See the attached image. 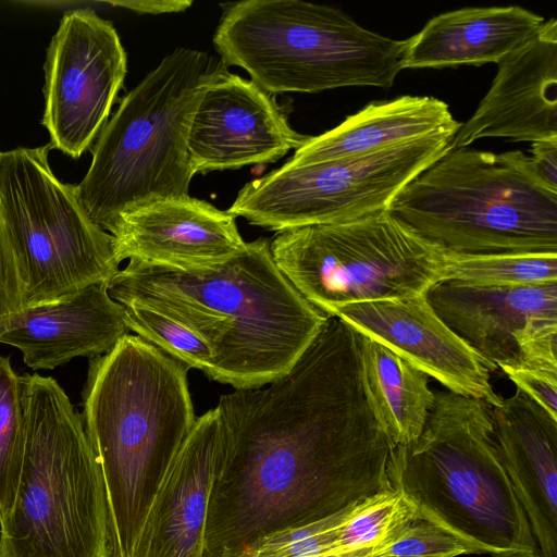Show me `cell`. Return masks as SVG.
<instances>
[{"label": "cell", "instance_id": "6da1fadb", "mask_svg": "<svg viewBox=\"0 0 557 557\" xmlns=\"http://www.w3.org/2000/svg\"><path fill=\"white\" fill-rule=\"evenodd\" d=\"M363 339L330 317L286 373L220 397L202 557H244L273 533L393 490L395 444L367 383Z\"/></svg>", "mask_w": 557, "mask_h": 557}, {"label": "cell", "instance_id": "7a4b0ae2", "mask_svg": "<svg viewBox=\"0 0 557 557\" xmlns=\"http://www.w3.org/2000/svg\"><path fill=\"white\" fill-rule=\"evenodd\" d=\"M108 292L121 305L157 310L197 333L213 352L208 377L235 389L286 373L330 318L282 274L264 238L202 270L129 261Z\"/></svg>", "mask_w": 557, "mask_h": 557}, {"label": "cell", "instance_id": "3957f363", "mask_svg": "<svg viewBox=\"0 0 557 557\" xmlns=\"http://www.w3.org/2000/svg\"><path fill=\"white\" fill-rule=\"evenodd\" d=\"M188 369L131 334L89 359L79 416L104 482L111 557H135L151 505L195 423Z\"/></svg>", "mask_w": 557, "mask_h": 557}, {"label": "cell", "instance_id": "277c9868", "mask_svg": "<svg viewBox=\"0 0 557 557\" xmlns=\"http://www.w3.org/2000/svg\"><path fill=\"white\" fill-rule=\"evenodd\" d=\"M490 411L482 400L436 393L421 434L389 455L391 486L414 505L420 519L447 531L472 554L540 557L500 459Z\"/></svg>", "mask_w": 557, "mask_h": 557}, {"label": "cell", "instance_id": "5b68a950", "mask_svg": "<svg viewBox=\"0 0 557 557\" xmlns=\"http://www.w3.org/2000/svg\"><path fill=\"white\" fill-rule=\"evenodd\" d=\"M21 381L24 454L0 557H111L104 482L81 416L54 379Z\"/></svg>", "mask_w": 557, "mask_h": 557}, {"label": "cell", "instance_id": "8992f818", "mask_svg": "<svg viewBox=\"0 0 557 557\" xmlns=\"http://www.w3.org/2000/svg\"><path fill=\"white\" fill-rule=\"evenodd\" d=\"M386 210L446 255L557 253V190L520 150L449 149Z\"/></svg>", "mask_w": 557, "mask_h": 557}, {"label": "cell", "instance_id": "52a82bcc", "mask_svg": "<svg viewBox=\"0 0 557 557\" xmlns=\"http://www.w3.org/2000/svg\"><path fill=\"white\" fill-rule=\"evenodd\" d=\"M222 65L203 51L177 48L121 100L75 185L79 205L96 225L109 233L132 209L189 196L195 175L189 126L205 87Z\"/></svg>", "mask_w": 557, "mask_h": 557}, {"label": "cell", "instance_id": "ba28073f", "mask_svg": "<svg viewBox=\"0 0 557 557\" xmlns=\"http://www.w3.org/2000/svg\"><path fill=\"white\" fill-rule=\"evenodd\" d=\"M213 35L222 63L276 95L393 87L406 40L369 30L342 10L301 0L222 4Z\"/></svg>", "mask_w": 557, "mask_h": 557}, {"label": "cell", "instance_id": "9c48e42d", "mask_svg": "<svg viewBox=\"0 0 557 557\" xmlns=\"http://www.w3.org/2000/svg\"><path fill=\"white\" fill-rule=\"evenodd\" d=\"M270 250L294 288L327 317L350 304L414 298L447 277L448 256L387 210L277 232Z\"/></svg>", "mask_w": 557, "mask_h": 557}, {"label": "cell", "instance_id": "30bf717a", "mask_svg": "<svg viewBox=\"0 0 557 557\" xmlns=\"http://www.w3.org/2000/svg\"><path fill=\"white\" fill-rule=\"evenodd\" d=\"M51 146L0 151V207L24 283V308L110 282L120 263L112 236L53 174Z\"/></svg>", "mask_w": 557, "mask_h": 557}, {"label": "cell", "instance_id": "8fae6325", "mask_svg": "<svg viewBox=\"0 0 557 557\" xmlns=\"http://www.w3.org/2000/svg\"><path fill=\"white\" fill-rule=\"evenodd\" d=\"M451 139L434 136L309 164L287 161L247 183L227 211L252 225L281 232L386 210L412 178L450 149Z\"/></svg>", "mask_w": 557, "mask_h": 557}, {"label": "cell", "instance_id": "7c38bea8", "mask_svg": "<svg viewBox=\"0 0 557 557\" xmlns=\"http://www.w3.org/2000/svg\"><path fill=\"white\" fill-rule=\"evenodd\" d=\"M42 125L50 146L79 158L108 122L127 73L110 21L91 9L66 11L47 48Z\"/></svg>", "mask_w": 557, "mask_h": 557}, {"label": "cell", "instance_id": "4fadbf2b", "mask_svg": "<svg viewBox=\"0 0 557 557\" xmlns=\"http://www.w3.org/2000/svg\"><path fill=\"white\" fill-rule=\"evenodd\" d=\"M308 137L292 128L271 94L223 64L199 98L187 148L197 174L275 162Z\"/></svg>", "mask_w": 557, "mask_h": 557}, {"label": "cell", "instance_id": "5bb4252c", "mask_svg": "<svg viewBox=\"0 0 557 557\" xmlns=\"http://www.w3.org/2000/svg\"><path fill=\"white\" fill-rule=\"evenodd\" d=\"M366 337L385 346L447 391L496 407L486 361L435 313L425 294L409 299L363 301L335 313Z\"/></svg>", "mask_w": 557, "mask_h": 557}, {"label": "cell", "instance_id": "9a60e30c", "mask_svg": "<svg viewBox=\"0 0 557 557\" xmlns=\"http://www.w3.org/2000/svg\"><path fill=\"white\" fill-rule=\"evenodd\" d=\"M109 234L119 263L128 259L183 271L219 265L246 244L235 215L190 196L132 209Z\"/></svg>", "mask_w": 557, "mask_h": 557}, {"label": "cell", "instance_id": "2e32d148", "mask_svg": "<svg viewBox=\"0 0 557 557\" xmlns=\"http://www.w3.org/2000/svg\"><path fill=\"white\" fill-rule=\"evenodd\" d=\"M498 64L493 83L472 116L454 136L450 149L482 138L512 141L557 139V21Z\"/></svg>", "mask_w": 557, "mask_h": 557}, {"label": "cell", "instance_id": "e0dca14e", "mask_svg": "<svg viewBox=\"0 0 557 557\" xmlns=\"http://www.w3.org/2000/svg\"><path fill=\"white\" fill-rule=\"evenodd\" d=\"M425 298L486 361L490 372L521 366V348L531 332L557 320V282L491 286L443 280L428 289Z\"/></svg>", "mask_w": 557, "mask_h": 557}, {"label": "cell", "instance_id": "ac0fdd59", "mask_svg": "<svg viewBox=\"0 0 557 557\" xmlns=\"http://www.w3.org/2000/svg\"><path fill=\"white\" fill-rule=\"evenodd\" d=\"M108 283L24 308L0 343L20 349L33 370H51L75 357L91 359L107 354L131 331L123 306L110 296Z\"/></svg>", "mask_w": 557, "mask_h": 557}, {"label": "cell", "instance_id": "d6986e66", "mask_svg": "<svg viewBox=\"0 0 557 557\" xmlns=\"http://www.w3.org/2000/svg\"><path fill=\"white\" fill-rule=\"evenodd\" d=\"M490 412L500 459L540 557H557V419L519 388Z\"/></svg>", "mask_w": 557, "mask_h": 557}, {"label": "cell", "instance_id": "ffe728a7", "mask_svg": "<svg viewBox=\"0 0 557 557\" xmlns=\"http://www.w3.org/2000/svg\"><path fill=\"white\" fill-rule=\"evenodd\" d=\"M220 422L196 418L146 519L135 557H202Z\"/></svg>", "mask_w": 557, "mask_h": 557}, {"label": "cell", "instance_id": "44dd1931", "mask_svg": "<svg viewBox=\"0 0 557 557\" xmlns=\"http://www.w3.org/2000/svg\"><path fill=\"white\" fill-rule=\"evenodd\" d=\"M545 20L519 5L462 8L432 17L405 39L401 70L499 63Z\"/></svg>", "mask_w": 557, "mask_h": 557}, {"label": "cell", "instance_id": "7402d4cb", "mask_svg": "<svg viewBox=\"0 0 557 557\" xmlns=\"http://www.w3.org/2000/svg\"><path fill=\"white\" fill-rule=\"evenodd\" d=\"M461 123L448 104L431 96L373 101L336 127L309 136L288 162L309 164L377 152L434 136L456 135Z\"/></svg>", "mask_w": 557, "mask_h": 557}, {"label": "cell", "instance_id": "603a6c76", "mask_svg": "<svg viewBox=\"0 0 557 557\" xmlns=\"http://www.w3.org/2000/svg\"><path fill=\"white\" fill-rule=\"evenodd\" d=\"M363 366L374 405L395 446L417 438L436 398L428 375L366 336Z\"/></svg>", "mask_w": 557, "mask_h": 557}, {"label": "cell", "instance_id": "cb8c5ba5", "mask_svg": "<svg viewBox=\"0 0 557 557\" xmlns=\"http://www.w3.org/2000/svg\"><path fill=\"white\" fill-rule=\"evenodd\" d=\"M417 519V508L398 491L369 496L347 508L329 557H388L391 545Z\"/></svg>", "mask_w": 557, "mask_h": 557}, {"label": "cell", "instance_id": "d4e9b609", "mask_svg": "<svg viewBox=\"0 0 557 557\" xmlns=\"http://www.w3.org/2000/svg\"><path fill=\"white\" fill-rule=\"evenodd\" d=\"M447 256L446 280L491 286L557 282V253Z\"/></svg>", "mask_w": 557, "mask_h": 557}, {"label": "cell", "instance_id": "484cf974", "mask_svg": "<svg viewBox=\"0 0 557 557\" xmlns=\"http://www.w3.org/2000/svg\"><path fill=\"white\" fill-rule=\"evenodd\" d=\"M25 443L21 375L0 355V517L12 506L18 484Z\"/></svg>", "mask_w": 557, "mask_h": 557}, {"label": "cell", "instance_id": "4316f807", "mask_svg": "<svg viewBox=\"0 0 557 557\" xmlns=\"http://www.w3.org/2000/svg\"><path fill=\"white\" fill-rule=\"evenodd\" d=\"M126 323L137 336L207 376L213 367V352L209 345L193 330L157 310L122 305Z\"/></svg>", "mask_w": 557, "mask_h": 557}, {"label": "cell", "instance_id": "83f0119b", "mask_svg": "<svg viewBox=\"0 0 557 557\" xmlns=\"http://www.w3.org/2000/svg\"><path fill=\"white\" fill-rule=\"evenodd\" d=\"M348 507L314 523L273 533L244 557H329L335 529Z\"/></svg>", "mask_w": 557, "mask_h": 557}, {"label": "cell", "instance_id": "f1b7e54d", "mask_svg": "<svg viewBox=\"0 0 557 557\" xmlns=\"http://www.w3.org/2000/svg\"><path fill=\"white\" fill-rule=\"evenodd\" d=\"M471 549L440 527L417 519L391 545L388 557H459Z\"/></svg>", "mask_w": 557, "mask_h": 557}, {"label": "cell", "instance_id": "f546056e", "mask_svg": "<svg viewBox=\"0 0 557 557\" xmlns=\"http://www.w3.org/2000/svg\"><path fill=\"white\" fill-rule=\"evenodd\" d=\"M24 309V283L0 207V336Z\"/></svg>", "mask_w": 557, "mask_h": 557}, {"label": "cell", "instance_id": "4dcf8cb0", "mask_svg": "<svg viewBox=\"0 0 557 557\" xmlns=\"http://www.w3.org/2000/svg\"><path fill=\"white\" fill-rule=\"evenodd\" d=\"M500 370L517 388L557 419V370L532 366H506Z\"/></svg>", "mask_w": 557, "mask_h": 557}, {"label": "cell", "instance_id": "1f68e13d", "mask_svg": "<svg viewBox=\"0 0 557 557\" xmlns=\"http://www.w3.org/2000/svg\"><path fill=\"white\" fill-rule=\"evenodd\" d=\"M530 160L537 177L557 190V139L532 143Z\"/></svg>", "mask_w": 557, "mask_h": 557}, {"label": "cell", "instance_id": "d6a6232c", "mask_svg": "<svg viewBox=\"0 0 557 557\" xmlns=\"http://www.w3.org/2000/svg\"><path fill=\"white\" fill-rule=\"evenodd\" d=\"M125 8L138 12V13H149V14H160V13H170V12H181L185 11L190 4L191 1H127L121 3Z\"/></svg>", "mask_w": 557, "mask_h": 557}]
</instances>
